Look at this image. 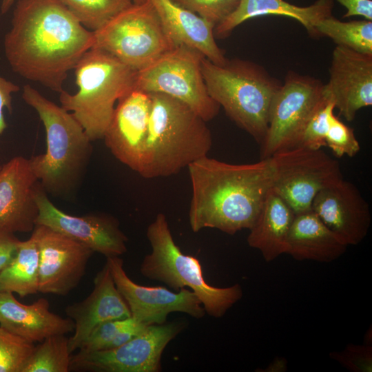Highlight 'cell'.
<instances>
[{"label": "cell", "instance_id": "cell-1", "mask_svg": "<svg viewBox=\"0 0 372 372\" xmlns=\"http://www.w3.org/2000/svg\"><path fill=\"white\" fill-rule=\"evenodd\" d=\"M93 43L94 32L59 0H18L3 47L14 72L60 93Z\"/></svg>", "mask_w": 372, "mask_h": 372}, {"label": "cell", "instance_id": "cell-2", "mask_svg": "<svg viewBox=\"0 0 372 372\" xmlns=\"http://www.w3.org/2000/svg\"><path fill=\"white\" fill-rule=\"evenodd\" d=\"M187 168L189 223L194 232L212 228L233 235L252 227L271 187L269 158L231 164L206 156Z\"/></svg>", "mask_w": 372, "mask_h": 372}, {"label": "cell", "instance_id": "cell-3", "mask_svg": "<svg viewBox=\"0 0 372 372\" xmlns=\"http://www.w3.org/2000/svg\"><path fill=\"white\" fill-rule=\"evenodd\" d=\"M22 99L37 112L46 136V152L29 158L46 193L67 196L79 185L92 154V141L73 114L30 85Z\"/></svg>", "mask_w": 372, "mask_h": 372}, {"label": "cell", "instance_id": "cell-4", "mask_svg": "<svg viewBox=\"0 0 372 372\" xmlns=\"http://www.w3.org/2000/svg\"><path fill=\"white\" fill-rule=\"evenodd\" d=\"M152 107L141 170L145 178L178 174L207 156L212 145L206 121L183 102L150 93Z\"/></svg>", "mask_w": 372, "mask_h": 372}, {"label": "cell", "instance_id": "cell-5", "mask_svg": "<svg viewBox=\"0 0 372 372\" xmlns=\"http://www.w3.org/2000/svg\"><path fill=\"white\" fill-rule=\"evenodd\" d=\"M202 72L212 99L261 145L273 99L282 83L261 65L240 59L218 65L204 57Z\"/></svg>", "mask_w": 372, "mask_h": 372}, {"label": "cell", "instance_id": "cell-6", "mask_svg": "<svg viewBox=\"0 0 372 372\" xmlns=\"http://www.w3.org/2000/svg\"><path fill=\"white\" fill-rule=\"evenodd\" d=\"M78 90L60 92L61 105L70 112L92 141L103 138L116 103L134 90L137 71L111 54L91 48L74 68Z\"/></svg>", "mask_w": 372, "mask_h": 372}, {"label": "cell", "instance_id": "cell-7", "mask_svg": "<svg viewBox=\"0 0 372 372\" xmlns=\"http://www.w3.org/2000/svg\"><path fill=\"white\" fill-rule=\"evenodd\" d=\"M146 235L151 251L140 267L144 277L164 282L174 290L189 287L200 300L205 313L216 318L223 317L242 298L239 284L216 287L207 283L198 258L185 255L175 243L165 214L156 215Z\"/></svg>", "mask_w": 372, "mask_h": 372}, {"label": "cell", "instance_id": "cell-8", "mask_svg": "<svg viewBox=\"0 0 372 372\" xmlns=\"http://www.w3.org/2000/svg\"><path fill=\"white\" fill-rule=\"evenodd\" d=\"M176 46L146 0L133 3L94 31L92 48L107 52L139 71Z\"/></svg>", "mask_w": 372, "mask_h": 372}, {"label": "cell", "instance_id": "cell-9", "mask_svg": "<svg viewBox=\"0 0 372 372\" xmlns=\"http://www.w3.org/2000/svg\"><path fill=\"white\" fill-rule=\"evenodd\" d=\"M205 56L185 45H178L145 68L137 71L134 90L161 93L189 106L206 122L220 107L209 96L202 72Z\"/></svg>", "mask_w": 372, "mask_h": 372}, {"label": "cell", "instance_id": "cell-10", "mask_svg": "<svg viewBox=\"0 0 372 372\" xmlns=\"http://www.w3.org/2000/svg\"><path fill=\"white\" fill-rule=\"evenodd\" d=\"M268 158L271 188L295 214L311 209L320 190L343 178L339 163L321 149L289 148Z\"/></svg>", "mask_w": 372, "mask_h": 372}, {"label": "cell", "instance_id": "cell-11", "mask_svg": "<svg viewBox=\"0 0 372 372\" xmlns=\"http://www.w3.org/2000/svg\"><path fill=\"white\" fill-rule=\"evenodd\" d=\"M324 98L320 80L289 71L271 105L261 159L291 148Z\"/></svg>", "mask_w": 372, "mask_h": 372}, {"label": "cell", "instance_id": "cell-12", "mask_svg": "<svg viewBox=\"0 0 372 372\" xmlns=\"http://www.w3.org/2000/svg\"><path fill=\"white\" fill-rule=\"evenodd\" d=\"M183 322L151 324L139 335L114 349L71 356L70 369L94 372H159L167 345L185 328Z\"/></svg>", "mask_w": 372, "mask_h": 372}, {"label": "cell", "instance_id": "cell-13", "mask_svg": "<svg viewBox=\"0 0 372 372\" xmlns=\"http://www.w3.org/2000/svg\"><path fill=\"white\" fill-rule=\"evenodd\" d=\"M31 236L39 251V291L65 296L79 284L94 251L42 225Z\"/></svg>", "mask_w": 372, "mask_h": 372}, {"label": "cell", "instance_id": "cell-14", "mask_svg": "<svg viewBox=\"0 0 372 372\" xmlns=\"http://www.w3.org/2000/svg\"><path fill=\"white\" fill-rule=\"evenodd\" d=\"M106 264L116 288L129 307L131 317L136 320L147 326L161 324L173 312L185 313L196 319L204 317V308L192 291L183 288L173 292L163 287L138 285L127 275L119 256L106 258Z\"/></svg>", "mask_w": 372, "mask_h": 372}, {"label": "cell", "instance_id": "cell-15", "mask_svg": "<svg viewBox=\"0 0 372 372\" xmlns=\"http://www.w3.org/2000/svg\"><path fill=\"white\" fill-rule=\"evenodd\" d=\"M35 198L39 209L37 225L48 227L106 258L126 253L127 238L113 216L103 214L83 216L68 214L50 201L40 183Z\"/></svg>", "mask_w": 372, "mask_h": 372}, {"label": "cell", "instance_id": "cell-16", "mask_svg": "<svg viewBox=\"0 0 372 372\" xmlns=\"http://www.w3.org/2000/svg\"><path fill=\"white\" fill-rule=\"evenodd\" d=\"M151 107L150 94L134 90L118 101L103 138L112 155L138 174L143 162Z\"/></svg>", "mask_w": 372, "mask_h": 372}, {"label": "cell", "instance_id": "cell-17", "mask_svg": "<svg viewBox=\"0 0 372 372\" xmlns=\"http://www.w3.org/2000/svg\"><path fill=\"white\" fill-rule=\"evenodd\" d=\"M324 94L346 120L372 105V55L337 45L333 51Z\"/></svg>", "mask_w": 372, "mask_h": 372}, {"label": "cell", "instance_id": "cell-18", "mask_svg": "<svg viewBox=\"0 0 372 372\" xmlns=\"http://www.w3.org/2000/svg\"><path fill=\"white\" fill-rule=\"evenodd\" d=\"M311 209L348 246L359 244L369 232V205L358 189L343 178L320 190Z\"/></svg>", "mask_w": 372, "mask_h": 372}, {"label": "cell", "instance_id": "cell-19", "mask_svg": "<svg viewBox=\"0 0 372 372\" xmlns=\"http://www.w3.org/2000/svg\"><path fill=\"white\" fill-rule=\"evenodd\" d=\"M39 184L29 158L15 156L1 166V229L32 233L39 214L35 198Z\"/></svg>", "mask_w": 372, "mask_h": 372}, {"label": "cell", "instance_id": "cell-20", "mask_svg": "<svg viewBox=\"0 0 372 372\" xmlns=\"http://www.w3.org/2000/svg\"><path fill=\"white\" fill-rule=\"evenodd\" d=\"M65 312L74 324V334L68 338L71 353L80 349L99 324L131 317L129 307L116 288L106 263L96 275L90 294L83 300L69 305Z\"/></svg>", "mask_w": 372, "mask_h": 372}, {"label": "cell", "instance_id": "cell-21", "mask_svg": "<svg viewBox=\"0 0 372 372\" xmlns=\"http://www.w3.org/2000/svg\"><path fill=\"white\" fill-rule=\"evenodd\" d=\"M0 327L32 342L74 331L70 318L50 311L48 300L39 298L31 304L19 302L8 291H0Z\"/></svg>", "mask_w": 372, "mask_h": 372}, {"label": "cell", "instance_id": "cell-22", "mask_svg": "<svg viewBox=\"0 0 372 372\" xmlns=\"http://www.w3.org/2000/svg\"><path fill=\"white\" fill-rule=\"evenodd\" d=\"M149 1L176 45L195 49L214 63L223 65L226 62L223 50L215 41L214 24L172 0Z\"/></svg>", "mask_w": 372, "mask_h": 372}, {"label": "cell", "instance_id": "cell-23", "mask_svg": "<svg viewBox=\"0 0 372 372\" xmlns=\"http://www.w3.org/2000/svg\"><path fill=\"white\" fill-rule=\"evenodd\" d=\"M334 0H317L307 7L293 5L284 0H240L235 10L215 25V38L228 37L244 21L264 15L289 17L300 22L308 34L317 37L316 25L323 19L331 16Z\"/></svg>", "mask_w": 372, "mask_h": 372}, {"label": "cell", "instance_id": "cell-24", "mask_svg": "<svg viewBox=\"0 0 372 372\" xmlns=\"http://www.w3.org/2000/svg\"><path fill=\"white\" fill-rule=\"evenodd\" d=\"M348 245L312 210L296 214L286 254L295 260L330 262L340 258Z\"/></svg>", "mask_w": 372, "mask_h": 372}, {"label": "cell", "instance_id": "cell-25", "mask_svg": "<svg viewBox=\"0 0 372 372\" xmlns=\"http://www.w3.org/2000/svg\"><path fill=\"white\" fill-rule=\"evenodd\" d=\"M290 206L273 189L269 190L247 241L267 262L286 254L288 234L295 217Z\"/></svg>", "mask_w": 372, "mask_h": 372}, {"label": "cell", "instance_id": "cell-26", "mask_svg": "<svg viewBox=\"0 0 372 372\" xmlns=\"http://www.w3.org/2000/svg\"><path fill=\"white\" fill-rule=\"evenodd\" d=\"M0 291L16 293L21 297L39 291V251L32 236L19 243L12 262L0 272Z\"/></svg>", "mask_w": 372, "mask_h": 372}, {"label": "cell", "instance_id": "cell-27", "mask_svg": "<svg viewBox=\"0 0 372 372\" xmlns=\"http://www.w3.org/2000/svg\"><path fill=\"white\" fill-rule=\"evenodd\" d=\"M317 37H327L337 45L372 55V22L369 20L341 21L330 16L316 25Z\"/></svg>", "mask_w": 372, "mask_h": 372}, {"label": "cell", "instance_id": "cell-28", "mask_svg": "<svg viewBox=\"0 0 372 372\" xmlns=\"http://www.w3.org/2000/svg\"><path fill=\"white\" fill-rule=\"evenodd\" d=\"M147 327L132 317L104 322L93 329L79 350L92 352L116 348L139 335Z\"/></svg>", "mask_w": 372, "mask_h": 372}, {"label": "cell", "instance_id": "cell-29", "mask_svg": "<svg viewBox=\"0 0 372 372\" xmlns=\"http://www.w3.org/2000/svg\"><path fill=\"white\" fill-rule=\"evenodd\" d=\"M34 350L21 372H68L70 370L71 353L68 338L64 334L46 338Z\"/></svg>", "mask_w": 372, "mask_h": 372}, {"label": "cell", "instance_id": "cell-30", "mask_svg": "<svg viewBox=\"0 0 372 372\" xmlns=\"http://www.w3.org/2000/svg\"><path fill=\"white\" fill-rule=\"evenodd\" d=\"M87 30L94 32L132 6V0H59Z\"/></svg>", "mask_w": 372, "mask_h": 372}, {"label": "cell", "instance_id": "cell-31", "mask_svg": "<svg viewBox=\"0 0 372 372\" xmlns=\"http://www.w3.org/2000/svg\"><path fill=\"white\" fill-rule=\"evenodd\" d=\"M35 346L0 327V372H21Z\"/></svg>", "mask_w": 372, "mask_h": 372}, {"label": "cell", "instance_id": "cell-32", "mask_svg": "<svg viewBox=\"0 0 372 372\" xmlns=\"http://www.w3.org/2000/svg\"><path fill=\"white\" fill-rule=\"evenodd\" d=\"M334 109V103L325 95L324 99L313 112L291 148L319 149L326 146V135Z\"/></svg>", "mask_w": 372, "mask_h": 372}, {"label": "cell", "instance_id": "cell-33", "mask_svg": "<svg viewBox=\"0 0 372 372\" xmlns=\"http://www.w3.org/2000/svg\"><path fill=\"white\" fill-rule=\"evenodd\" d=\"M325 142L326 146L338 157L344 155L353 157L360 149L353 130L343 123L334 114L330 118Z\"/></svg>", "mask_w": 372, "mask_h": 372}, {"label": "cell", "instance_id": "cell-34", "mask_svg": "<svg viewBox=\"0 0 372 372\" xmlns=\"http://www.w3.org/2000/svg\"><path fill=\"white\" fill-rule=\"evenodd\" d=\"M214 25L232 12L240 0H172Z\"/></svg>", "mask_w": 372, "mask_h": 372}, {"label": "cell", "instance_id": "cell-35", "mask_svg": "<svg viewBox=\"0 0 372 372\" xmlns=\"http://www.w3.org/2000/svg\"><path fill=\"white\" fill-rule=\"evenodd\" d=\"M331 355L333 359L353 371H372V351L369 345L351 344L342 351L332 353Z\"/></svg>", "mask_w": 372, "mask_h": 372}, {"label": "cell", "instance_id": "cell-36", "mask_svg": "<svg viewBox=\"0 0 372 372\" xmlns=\"http://www.w3.org/2000/svg\"><path fill=\"white\" fill-rule=\"evenodd\" d=\"M20 242L14 233L0 228V272L15 258Z\"/></svg>", "mask_w": 372, "mask_h": 372}, {"label": "cell", "instance_id": "cell-37", "mask_svg": "<svg viewBox=\"0 0 372 372\" xmlns=\"http://www.w3.org/2000/svg\"><path fill=\"white\" fill-rule=\"evenodd\" d=\"M20 90L18 85L0 75V135L7 127L3 110L12 112V94Z\"/></svg>", "mask_w": 372, "mask_h": 372}, {"label": "cell", "instance_id": "cell-38", "mask_svg": "<svg viewBox=\"0 0 372 372\" xmlns=\"http://www.w3.org/2000/svg\"><path fill=\"white\" fill-rule=\"evenodd\" d=\"M347 10L343 18L361 16L366 20H372L371 0H336Z\"/></svg>", "mask_w": 372, "mask_h": 372}, {"label": "cell", "instance_id": "cell-39", "mask_svg": "<svg viewBox=\"0 0 372 372\" xmlns=\"http://www.w3.org/2000/svg\"><path fill=\"white\" fill-rule=\"evenodd\" d=\"M287 370V361L285 358H276L265 369L264 372H284Z\"/></svg>", "mask_w": 372, "mask_h": 372}, {"label": "cell", "instance_id": "cell-40", "mask_svg": "<svg viewBox=\"0 0 372 372\" xmlns=\"http://www.w3.org/2000/svg\"><path fill=\"white\" fill-rule=\"evenodd\" d=\"M16 0H2L0 7L1 14H6L15 3Z\"/></svg>", "mask_w": 372, "mask_h": 372}, {"label": "cell", "instance_id": "cell-41", "mask_svg": "<svg viewBox=\"0 0 372 372\" xmlns=\"http://www.w3.org/2000/svg\"><path fill=\"white\" fill-rule=\"evenodd\" d=\"M132 1H133V3L136 4L143 3L145 1H146V0H132Z\"/></svg>", "mask_w": 372, "mask_h": 372}, {"label": "cell", "instance_id": "cell-42", "mask_svg": "<svg viewBox=\"0 0 372 372\" xmlns=\"http://www.w3.org/2000/svg\"><path fill=\"white\" fill-rule=\"evenodd\" d=\"M1 165H0V168H1Z\"/></svg>", "mask_w": 372, "mask_h": 372}]
</instances>
